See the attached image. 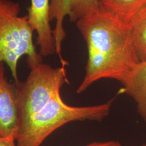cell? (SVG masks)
<instances>
[{
    "mask_svg": "<svg viewBox=\"0 0 146 146\" xmlns=\"http://www.w3.org/2000/svg\"><path fill=\"white\" fill-rule=\"evenodd\" d=\"M99 7V0H50V20L55 22L53 35L55 42L56 54L60 59L62 65L68 63L62 56V44L66 33L63 22L69 17L71 22H77L96 11Z\"/></svg>",
    "mask_w": 146,
    "mask_h": 146,
    "instance_id": "277c9868",
    "label": "cell"
},
{
    "mask_svg": "<svg viewBox=\"0 0 146 146\" xmlns=\"http://www.w3.org/2000/svg\"><path fill=\"white\" fill-rule=\"evenodd\" d=\"M140 146H146V144H144V145H142Z\"/></svg>",
    "mask_w": 146,
    "mask_h": 146,
    "instance_id": "7c38bea8",
    "label": "cell"
},
{
    "mask_svg": "<svg viewBox=\"0 0 146 146\" xmlns=\"http://www.w3.org/2000/svg\"><path fill=\"white\" fill-rule=\"evenodd\" d=\"M85 146H124L118 141H110L106 142H94Z\"/></svg>",
    "mask_w": 146,
    "mask_h": 146,
    "instance_id": "30bf717a",
    "label": "cell"
},
{
    "mask_svg": "<svg viewBox=\"0 0 146 146\" xmlns=\"http://www.w3.org/2000/svg\"><path fill=\"white\" fill-rule=\"evenodd\" d=\"M0 146H16L15 140L10 139L0 138Z\"/></svg>",
    "mask_w": 146,
    "mask_h": 146,
    "instance_id": "8fae6325",
    "label": "cell"
},
{
    "mask_svg": "<svg viewBox=\"0 0 146 146\" xmlns=\"http://www.w3.org/2000/svg\"><path fill=\"white\" fill-rule=\"evenodd\" d=\"M122 85L120 92L134 100L139 114L146 123V62H140Z\"/></svg>",
    "mask_w": 146,
    "mask_h": 146,
    "instance_id": "52a82bcc",
    "label": "cell"
},
{
    "mask_svg": "<svg viewBox=\"0 0 146 146\" xmlns=\"http://www.w3.org/2000/svg\"><path fill=\"white\" fill-rule=\"evenodd\" d=\"M99 2L101 8L127 26L146 5V0H99Z\"/></svg>",
    "mask_w": 146,
    "mask_h": 146,
    "instance_id": "ba28073f",
    "label": "cell"
},
{
    "mask_svg": "<svg viewBox=\"0 0 146 146\" xmlns=\"http://www.w3.org/2000/svg\"><path fill=\"white\" fill-rule=\"evenodd\" d=\"M19 124V107L16 87L6 78L0 65V138L15 140Z\"/></svg>",
    "mask_w": 146,
    "mask_h": 146,
    "instance_id": "8992f818",
    "label": "cell"
},
{
    "mask_svg": "<svg viewBox=\"0 0 146 146\" xmlns=\"http://www.w3.org/2000/svg\"><path fill=\"white\" fill-rule=\"evenodd\" d=\"M20 5L12 0H0V65L5 62L11 75L18 83L17 64L23 55L28 66L42 62L33 40L28 15L21 16Z\"/></svg>",
    "mask_w": 146,
    "mask_h": 146,
    "instance_id": "3957f363",
    "label": "cell"
},
{
    "mask_svg": "<svg viewBox=\"0 0 146 146\" xmlns=\"http://www.w3.org/2000/svg\"><path fill=\"white\" fill-rule=\"evenodd\" d=\"M65 66L52 68L40 62L28 67L23 82L16 84L19 107L16 146H38L61 125L68 116L61 89L69 84Z\"/></svg>",
    "mask_w": 146,
    "mask_h": 146,
    "instance_id": "6da1fadb",
    "label": "cell"
},
{
    "mask_svg": "<svg viewBox=\"0 0 146 146\" xmlns=\"http://www.w3.org/2000/svg\"><path fill=\"white\" fill-rule=\"evenodd\" d=\"M128 27L138 58L140 62H146V5L136 14Z\"/></svg>",
    "mask_w": 146,
    "mask_h": 146,
    "instance_id": "9c48e42d",
    "label": "cell"
},
{
    "mask_svg": "<svg viewBox=\"0 0 146 146\" xmlns=\"http://www.w3.org/2000/svg\"><path fill=\"white\" fill-rule=\"evenodd\" d=\"M76 26L88 51L85 76L77 93H83L103 78L124 84L140 62L129 27L100 5L96 11L78 20Z\"/></svg>",
    "mask_w": 146,
    "mask_h": 146,
    "instance_id": "7a4b0ae2",
    "label": "cell"
},
{
    "mask_svg": "<svg viewBox=\"0 0 146 146\" xmlns=\"http://www.w3.org/2000/svg\"><path fill=\"white\" fill-rule=\"evenodd\" d=\"M50 0H31L28 8V22L37 34L36 44L39 54L46 57L56 53L55 42L50 20Z\"/></svg>",
    "mask_w": 146,
    "mask_h": 146,
    "instance_id": "5b68a950",
    "label": "cell"
}]
</instances>
